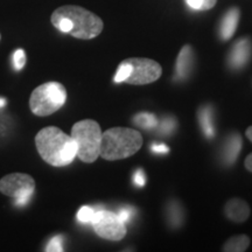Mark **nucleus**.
<instances>
[{
    "label": "nucleus",
    "instance_id": "a211bd4d",
    "mask_svg": "<svg viewBox=\"0 0 252 252\" xmlns=\"http://www.w3.org/2000/svg\"><path fill=\"white\" fill-rule=\"evenodd\" d=\"M185 1L195 11H208L216 5L217 0H185Z\"/></svg>",
    "mask_w": 252,
    "mask_h": 252
},
{
    "label": "nucleus",
    "instance_id": "6e6552de",
    "mask_svg": "<svg viewBox=\"0 0 252 252\" xmlns=\"http://www.w3.org/2000/svg\"><path fill=\"white\" fill-rule=\"evenodd\" d=\"M91 224L94 226L96 235L108 241H121L126 235V225L119 219L117 213L103 209L96 210Z\"/></svg>",
    "mask_w": 252,
    "mask_h": 252
},
{
    "label": "nucleus",
    "instance_id": "0eeeda50",
    "mask_svg": "<svg viewBox=\"0 0 252 252\" xmlns=\"http://www.w3.org/2000/svg\"><path fill=\"white\" fill-rule=\"evenodd\" d=\"M35 190V181L25 173H12L0 179V191L6 196L15 198L18 206H25Z\"/></svg>",
    "mask_w": 252,
    "mask_h": 252
},
{
    "label": "nucleus",
    "instance_id": "9d476101",
    "mask_svg": "<svg viewBox=\"0 0 252 252\" xmlns=\"http://www.w3.org/2000/svg\"><path fill=\"white\" fill-rule=\"evenodd\" d=\"M194 67V52L189 45L182 47L176 59L175 78L179 81H185L190 76Z\"/></svg>",
    "mask_w": 252,
    "mask_h": 252
},
{
    "label": "nucleus",
    "instance_id": "f3484780",
    "mask_svg": "<svg viewBox=\"0 0 252 252\" xmlns=\"http://www.w3.org/2000/svg\"><path fill=\"white\" fill-rule=\"evenodd\" d=\"M133 122L140 127L146 128V130H150V128H154L158 126V119L152 113L147 112H141L138 113V115L134 116Z\"/></svg>",
    "mask_w": 252,
    "mask_h": 252
},
{
    "label": "nucleus",
    "instance_id": "9b49d317",
    "mask_svg": "<svg viewBox=\"0 0 252 252\" xmlns=\"http://www.w3.org/2000/svg\"><path fill=\"white\" fill-rule=\"evenodd\" d=\"M250 207L242 198L235 197L229 200L224 207V215L235 223H243L250 217Z\"/></svg>",
    "mask_w": 252,
    "mask_h": 252
},
{
    "label": "nucleus",
    "instance_id": "4468645a",
    "mask_svg": "<svg viewBox=\"0 0 252 252\" xmlns=\"http://www.w3.org/2000/svg\"><path fill=\"white\" fill-rule=\"evenodd\" d=\"M166 217L167 222L171 228L178 229L179 226L182 225L185 220V213L184 208H182L181 203L176 200H172L167 203L166 207Z\"/></svg>",
    "mask_w": 252,
    "mask_h": 252
},
{
    "label": "nucleus",
    "instance_id": "aec40b11",
    "mask_svg": "<svg viewBox=\"0 0 252 252\" xmlns=\"http://www.w3.org/2000/svg\"><path fill=\"white\" fill-rule=\"evenodd\" d=\"M175 127H176L175 119L173 117H167V118H163L162 122H160L159 131L160 133L167 135V134H171Z\"/></svg>",
    "mask_w": 252,
    "mask_h": 252
},
{
    "label": "nucleus",
    "instance_id": "c85d7f7f",
    "mask_svg": "<svg viewBox=\"0 0 252 252\" xmlns=\"http://www.w3.org/2000/svg\"><path fill=\"white\" fill-rule=\"evenodd\" d=\"M0 39H1V35H0Z\"/></svg>",
    "mask_w": 252,
    "mask_h": 252
},
{
    "label": "nucleus",
    "instance_id": "5701e85b",
    "mask_svg": "<svg viewBox=\"0 0 252 252\" xmlns=\"http://www.w3.org/2000/svg\"><path fill=\"white\" fill-rule=\"evenodd\" d=\"M133 214H134V212L132 208L125 207V208H123V209L119 210V212L117 213V215L119 216V219H121L123 222L126 223V222H128V220H131L132 217H133Z\"/></svg>",
    "mask_w": 252,
    "mask_h": 252
},
{
    "label": "nucleus",
    "instance_id": "b1692460",
    "mask_svg": "<svg viewBox=\"0 0 252 252\" xmlns=\"http://www.w3.org/2000/svg\"><path fill=\"white\" fill-rule=\"evenodd\" d=\"M145 182H146V178H145L144 171L138 169L133 175V184L137 186V187H144Z\"/></svg>",
    "mask_w": 252,
    "mask_h": 252
},
{
    "label": "nucleus",
    "instance_id": "393cba45",
    "mask_svg": "<svg viewBox=\"0 0 252 252\" xmlns=\"http://www.w3.org/2000/svg\"><path fill=\"white\" fill-rule=\"evenodd\" d=\"M151 151L156 154H167L169 152V147L165 144H153L151 146Z\"/></svg>",
    "mask_w": 252,
    "mask_h": 252
},
{
    "label": "nucleus",
    "instance_id": "f03ea898",
    "mask_svg": "<svg viewBox=\"0 0 252 252\" xmlns=\"http://www.w3.org/2000/svg\"><path fill=\"white\" fill-rule=\"evenodd\" d=\"M35 146L43 161L50 166H68L76 157V145L71 135L56 126H47L37 132Z\"/></svg>",
    "mask_w": 252,
    "mask_h": 252
},
{
    "label": "nucleus",
    "instance_id": "f257e3e1",
    "mask_svg": "<svg viewBox=\"0 0 252 252\" xmlns=\"http://www.w3.org/2000/svg\"><path fill=\"white\" fill-rule=\"evenodd\" d=\"M56 30L81 40H91L102 33L104 24L98 15L75 5L56 8L50 18Z\"/></svg>",
    "mask_w": 252,
    "mask_h": 252
},
{
    "label": "nucleus",
    "instance_id": "1a4fd4ad",
    "mask_svg": "<svg viewBox=\"0 0 252 252\" xmlns=\"http://www.w3.org/2000/svg\"><path fill=\"white\" fill-rule=\"evenodd\" d=\"M251 53L252 43L250 39L242 37V39L236 41L228 55V64L230 68L235 69V70L243 69L251 58Z\"/></svg>",
    "mask_w": 252,
    "mask_h": 252
},
{
    "label": "nucleus",
    "instance_id": "4be33fe9",
    "mask_svg": "<svg viewBox=\"0 0 252 252\" xmlns=\"http://www.w3.org/2000/svg\"><path fill=\"white\" fill-rule=\"evenodd\" d=\"M63 250H64V249H63V239L62 237H60V236L50 239L48 245H47L46 248V251L48 252H61Z\"/></svg>",
    "mask_w": 252,
    "mask_h": 252
},
{
    "label": "nucleus",
    "instance_id": "423d86ee",
    "mask_svg": "<svg viewBox=\"0 0 252 252\" xmlns=\"http://www.w3.org/2000/svg\"><path fill=\"white\" fill-rule=\"evenodd\" d=\"M67 100V90L59 82H47L33 90L30 98L31 111L37 117H47L59 111Z\"/></svg>",
    "mask_w": 252,
    "mask_h": 252
},
{
    "label": "nucleus",
    "instance_id": "ddd939ff",
    "mask_svg": "<svg viewBox=\"0 0 252 252\" xmlns=\"http://www.w3.org/2000/svg\"><path fill=\"white\" fill-rule=\"evenodd\" d=\"M242 149V137L239 133H231L223 145L222 159L225 165L231 166L239 156Z\"/></svg>",
    "mask_w": 252,
    "mask_h": 252
},
{
    "label": "nucleus",
    "instance_id": "bb28decb",
    "mask_svg": "<svg viewBox=\"0 0 252 252\" xmlns=\"http://www.w3.org/2000/svg\"><path fill=\"white\" fill-rule=\"evenodd\" d=\"M245 135H247L248 139L252 143V125L249 126V127L247 128V131H245Z\"/></svg>",
    "mask_w": 252,
    "mask_h": 252
},
{
    "label": "nucleus",
    "instance_id": "dca6fc26",
    "mask_svg": "<svg viewBox=\"0 0 252 252\" xmlns=\"http://www.w3.org/2000/svg\"><path fill=\"white\" fill-rule=\"evenodd\" d=\"M250 247V237L247 235H237L230 237L223 245L224 252H244Z\"/></svg>",
    "mask_w": 252,
    "mask_h": 252
},
{
    "label": "nucleus",
    "instance_id": "6ab92c4d",
    "mask_svg": "<svg viewBox=\"0 0 252 252\" xmlns=\"http://www.w3.org/2000/svg\"><path fill=\"white\" fill-rule=\"evenodd\" d=\"M94 214H96V210H94V208L84 206L78 210L77 220L82 223H91L94 217Z\"/></svg>",
    "mask_w": 252,
    "mask_h": 252
},
{
    "label": "nucleus",
    "instance_id": "2eb2a0df",
    "mask_svg": "<svg viewBox=\"0 0 252 252\" xmlns=\"http://www.w3.org/2000/svg\"><path fill=\"white\" fill-rule=\"evenodd\" d=\"M197 118L202 131L207 138H213L216 133L215 123H214V111L210 106H202L197 111Z\"/></svg>",
    "mask_w": 252,
    "mask_h": 252
},
{
    "label": "nucleus",
    "instance_id": "20e7f679",
    "mask_svg": "<svg viewBox=\"0 0 252 252\" xmlns=\"http://www.w3.org/2000/svg\"><path fill=\"white\" fill-rule=\"evenodd\" d=\"M162 68L157 61L145 58L126 59L118 65L113 81L132 86H145L161 77Z\"/></svg>",
    "mask_w": 252,
    "mask_h": 252
},
{
    "label": "nucleus",
    "instance_id": "39448f33",
    "mask_svg": "<svg viewBox=\"0 0 252 252\" xmlns=\"http://www.w3.org/2000/svg\"><path fill=\"white\" fill-rule=\"evenodd\" d=\"M70 135L76 145V157L86 163L96 161L102 143V130L98 123L93 119L77 122L72 126Z\"/></svg>",
    "mask_w": 252,
    "mask_h": 252
},
{
    "label": "nucleus",
    "instance_id": "cd10ccee",
    "mask_svg": "<svg viewBox=\"0 0 252 252\" xmlns=\"http://www.w3.org/2000/svg\"><path fill=\"white\" fill-rule=\"evenodd\" d=\"M6 103H7V102H6V99L2 98V97H0V109L4 108V106L6 105Z\"/></svg>",
    "mask_w": 252,
    "mask_h": 252
},
{
    "label": "nucleus",
    "instance_id": "412c9836",
    "mask_svg": "<svg viewBox=\"0 0 252 252\" xmlns=\"http://www.w3.org/2000/svg\"><path fill=\"white\" fill-rule=\"evenodd\" d=\"M13 64L17 70H21L26 64V54L24 49H17L13 54Z\"/></svg>",
    "mask_w": 252,
    "mask_h": 252
},
{
    "label": "nucleus",
    "instance_id": "a878e982",
    "mask_svg": "<svg viewBox=\"0 0 252 252\" xmlns=\"http://www.w3.org/2000/svg\"><path fill=\"white\" fill-rule=\"evenodd\" d=\"M244 166H245V168H247L249 172L252 173V153H250L247 158H245Z\"/></svg>",
    "mask_w": 252,
    "mask_h": 252
},
{
    "label": "nucleus",
    "instance_id": "f8f14e48",
    "mask_svg": "<svg viewBox=\"0 0 252 252\" xmlns=\"http://www.w3.org/2000/svg\"><path fill=\"white\" fill-rule=\"evenodd\" d=\"M241 12L237 7H231L223 15L220 25V36L223 41L231 39L238 27Z\"/></svg>",
    "mask_w": 252,
    "mask_h": 252
},
{
    "label": "nucleus",
    "instance_id": "7ed1b4c3",
    "mask_svg": "<svg viewBox=\"0 0 252 252\" xmlns=\"http://www.w3.org/2000/svg\"><path fill=\"white\" fill-rule=\"evenodd\" d=\"M143 135L131 127H112L102 133L99 157L108 161L126 159L143 146Z\"/></svg>",
    "mask_w": 252,
    "mask_h": 252
}]
</instances>
